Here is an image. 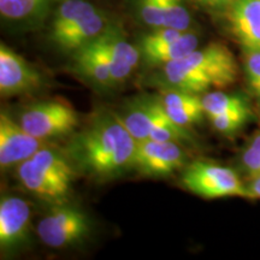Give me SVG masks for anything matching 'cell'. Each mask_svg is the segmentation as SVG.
<instances>
[{"mask_svg":"<svg viewBox=\"0 0 260 260\" xmlns=\"http://www.w3.org/2000/svg\"><path fill=\"white\" fill-rule=\"evenodd\" d=\"M136 144L119 116L104 111L71 139L65 152L77 171L94 180L106 181L133 169Z\"/></svg>","mask_w":260,"mask_h":260,"instance_id":"1","label":"cell"},{"mask_svg":"<svg viewBox=\"0 0 260 260\" xmlns=\"http://www.w3.org/2000/svg\"><path fill=\"white\" fill-rule=\"evenodd\" d=\"M239 64L233 52L218 42L197 48L186 57L165 64L162 79L169 88L203 94L236 82Z\"/></svg>","mask_w":260,"mask_h":260,"instance_id":"2","label":"cell"},{"mask_svg":"<svg viewBox=\"0 0 260 260\" xmlns=\"http://www.w3.org/2000/svg\"><path fill=\"white\" fill-rule=\"evenodd\" d=\"M76 172L67 152L46 145L18 165L17 178L39 199L60 204L69 195Z\"/></svg>","mask_w":260,"mask_h":260,"instance_id":"3","label":"cell"},{"mask_svg":"<svg viewBox=\"0 0 260 260\" xmlns=\"http://www.w3.org/2000/svg\"><path fill=\"white\" fill-rule=\"evenodd\" d=\"M107 28L102 11L87 0H63L58 4L51 39L64 51H77L95 40Z\"/></svg>","mask_w":260,"mask_h":260,"instance_id":"4","label":"cell"},{"mask_svg":"<svg viewBox=\"0 0 260 260\" xmlns=\"http://www.w3.org/2000/svg\"><path fill=\"white\" fill-rule=\"evenodd\" d=\"M182 184L187 190L204 199L239 197L252 199L248 187L233 169L209 161H194L182 175Z\"/></svg>","mask_w":260,"mask_h":260,"instance_id":"5","label":"cell"},{"mask_svg":"<svg viewBox=\"0 0 260 260\" xmlns=\"http://www.w3.org/2000/svg\"><path fill=\"white\" fill-rule=\"evenodd\" d=\"M18 122L35 138L48 141L71 134L79 125V116L73 105L65 100L50 99L28 106Z\"/></svg>","mask_w":260,"mask_h":260,"instance_id":"6","label":"cell"},{"mask_svg":"<svg viewBox=\"0 0 260 260\" xmlns=\"http://www.w3.org/2000/svg\"><path fill=\"white\" fill-rule=\"evenodd\" d=\"M38 235L51 248H65L82 241L89 233L87 214L73 205L59 204L45 214L37 226Z\"/></svg>","mask_w":260,"mask_h":260,"instance_id":"7","label":"cell"},{"mask_svg":"<svg viewBox=\"0 0 260 260\" xmlns=\"http://www.w3.org/2000/svg\"><path fill=\"white\" fill-rule=\"evenodd\" d=\"M186 160V153L181 144L144 140L136 144L133 169L145 176L162 177L183 168Z\"/></svg>","mask_w":260,"mask_h":260,"instance_id":"8","label":"cell"},{"mask_svg":"<svg viewBox=\"0 0 260 260\" xmlns=\"http://www.w3.org/2000/svg\"><path fill=\"white\" fill-rule=\"evenodd\" d=\"M46 145L47 141L35 138L8 113H0V168L3 170L17 168Z\"/></svg>","mask_w":260,"mask_h":260,"instance_id":"9","label":"cell"},{"mask_svg":"<svg viewBox=\"0 0 260 260\" xmlns=\"http://www.w3.org/2000/svg\"><path fill=\"white\" fill-rule=\"evenodd\" d=\"M109 63L113 84L123 83L139 64L141 53L126 40L118 28L107 27L99 38L94 40Z\"/></svg>","mask_w":260,"mask_h":260,"instance_id":"10","label":"cell"},{"mask_svg":"<svg viewBox=\"0 0 260 260\" xmlns=\"http://www.w3.org/2000/svg\"><path fill=\"white\" fill-rule=\"evenodd\" d=\"M41 76L30 63L5 44L0 45V94L15 96L37 89Z\"/></svg>","mask_w":260,"mask_h":260,"instance_id":"11","label":"cell"},{"mask_svg":"<svg viewBox=\"0 0 260 260\" xmlns=\"http://www.w3.org/2000/svg\"><path fill=\"white\" fill-rule=\"evenodd\" d=\"M30 229V207L18 197H3L0 201V246L14 249L22 245Z\"/></svg>","mask_w":260,"mask_h":260,"instance_id":"12","label":"cell"},{"mask_svg":"<svg viewBox=\"0 0 260 260\" xmlns=\"http://www.w3.org/2000/svg\"><path fill=\"white\" fill-rule=\"evenodd\" d=\"M225 16L242 48H260V0H237Z\"/></svg>","mask_w":260,"mask_h":260,"instance_id":"13","label":"cell"},{"mask_svg":"<svg viewBox=\"0 0 260 260\" xmlns=\"http://www.w3.org/2000/svg\"><path fill=\"white\" fill-rule=\"evenodd\" d=\"M160 102L172 121L184 128L198 124L205 115L199 94L169 88L162 93Z\"/></svg>","mask_w":260,"mask_h":260,"instance_id":"14","label":"cell"},{"mask_svg":"<svg viewBox=\"0 0 260 260\" xmlns=\"http://www.w3.org/2000/svg\"><path fill=\"white\" fill-rule=\"evenodd\" d=\"M159 107L160 100L145 98L132 103L123 115H118L136 142L148 140Z\"/></svg>","mask_w":260,"mask_h":260,"instance_id":"15","label":"cell"},{"mask_svg":"<svg viewBox=\"0 0 260 260\" xmlns=\"http://www.w3.org/2000/svg\"><path fill=\"white\" fill-rule=\"evenodd\" d=\"M77 73L100 87H110L113 80L106 58L94 41L74 52Z\"/></svg>","mask_w":260,"mask_h":260,"instance_id":"16","label":"cell"},{"mask_svg":"<svg viewBox=\"0 0 260 260\" xmlns=\"http://www.w3.org/2000/svg\"><path fill=\"white\" fill-rule=\"evenodd\" d=\"M199 46V37L190 30L183 31L175 40L169 41L160 46L140 50V53L148 65L164 67L165 64L181 59Z\"/></svg>","mask_w":260,"mask_h":260,"instance_id":"17","label":"cell"},{"mask_svg":"<svg viewBox=\"0 0 260 260\" xmlns=\"http://www.w3.org/2000/svg\"><path fill=\"white\" fill-rule=\"evenodd\" d=\"M63 0H0V12L5 19L16 23H34L44 18L53 4Z\"/></svg>","mask_w":260,"mask_h":260,"instance_id":"18","label":"cell"},{"mask_svg":"<svg viewBox=\"0 0 260 260\" xmlns=\"http://www.w3.org/2000/svg\"><path fill=\"white\" fill-rule=\"evenodd\" d=\"M201 99L205 116L207 118H212L234 110L251 107L249 100L243 94L225 93L220 89L205 93Z\"/></svg>","mask_w":260,"mask_h":260,"instance_id":"19","label":"cell"},{"mask_svg":"<svg viewBox=\"0 0 260 260\" xmlns=\"http://www.w3.org/2000/svg\"><path fill=\"white\" fill-rule=\"evenodd\" d=\"M164 12L165 27L177 30H189L191 25V16L188 11L184 0H161Z\"/></svg>","mask_w":260,"mask_h":260,"instance_id":"20","label":"cell"},{"mask_svg":"<svg viewBox=\"0 0 260 260\" xmlns=\"http://www.w3.org/2000/svg\"><path fill=\"white\" fill-rule=\"evenodd\" d=\"M251 116V107H246V109L234 110V111L212 117V118H209V121L218 133H222L224 135H232L239 132L249 121Z\"/></svg>","mask_w":260,"mask_h":260,"instance_id":"21","label":"cell"},{"mask_svg":"<svg viewBox=\"0 0 260 260\" xmlns=\"http://www.w3.org/2000/svg\"><path fill=\"white\" fill-rule=\"evenodd\" d=\"M247 86L260 107V48H242Z\"/></svg>","mask_w":260,"mask_h":260,"instance_id":"22","label":"cell"},{"mask_svg":"<svg viewBox=\"0 0 260 260\" xmlns=\"http://www.w3.org/2000/svg\"><path fill=\"white\" fill-rule=\"evenodd\" d=\"M240 162L249 178L260 176V132L249 139L240 157Z\"/></svg>","mask_w":260,"mask_h":260,"instance_id":"23","label":"cell"},{"mask_svg":"<svg viewBox=\"0 0 260 260\" xmlns=\"http://www.w3.org/2000/svg\"><path fill=\"white\" fill-rule=\"evenodd\" d=\"M140 16L153 29L165 27L161 0H140Z\"/></svg>","mask_w":260,"mask_h":260,"instance_id":"24","label":"cell"},{"mask_svg":"<svg viewBox=\"0 0 260 260\" xmlns=\"http://www.w3.org/2000/svg\"><path fill=\"white\" fill-rule=\"evenodd\" d=\"M195 2L209 11L225 14L237 0H195Z\"/></svg>","mask_w":260,"mask_h":260,"instance_id":"25","label":"cell"},{"mask_svg":"<svg viewBox=\"0 0 260 260\" xmlns=\"http://www.w3.org/2000/svg\"><path fill=\"white\" fill-rule=\"evenodd\" d=\"M249 191H251L252 199H260V176L251 178V182L247 184Z\"/></svg>","mask_w":260,"mask_h":260,"instance_id":"26","label":"cell"}]
</instances>
